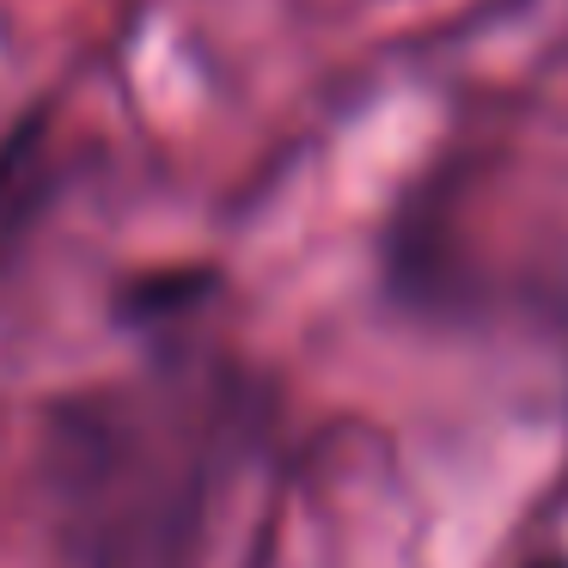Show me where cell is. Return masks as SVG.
I'll return each mask as SVG.
<instances>
[{
	"instance_id": "cell-1",
	"label": "cell",
	"mask_w": 568,
	"mask_h": 568,
	"mask_svg": "<svg viewBox=\"0 0 568 568\" xmlns=\"http://www.w3.org/2000/svg\"><path fill=\"white\" fill-rule=\"evenodd\" d=\"M538 568H568V562H562V556H556V562H538Z\"/></svg>"
}]
</instances>
